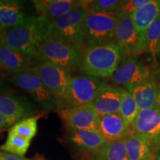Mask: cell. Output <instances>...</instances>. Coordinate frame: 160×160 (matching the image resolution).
Masks as SVG:
<instances>
[{
    "label": "cell",
    "mask_w": 160,
    "mask_h": 160,
    "mask_svg": "<svg viewBox=\"0 0 160 160\" xmlns=\"http://www.w3.org/2000/svg\"><path fill=\"white\" fill-rule=\"evenodd\" d=\"M87 160H91V159H87Z\"/></svg>",
    "instance_id": "cell-37"
},
{
    "label": "cell",
    "mask_w": 160,
    "mask_h": 160,
    "mask_svg": "<svg viewBox=\"0 0 160 160\" xmlns=\"http://www.w3.org/2000/svg\"><path fill=\"white\" fill-rule=\"evenodd\" d=\"M120 48L113 42L86 46L82 51L80 71L98 79L111 77L122 60Z\"/></svg>",
    "instance_id": "cell-2"
},
{
    "label": "cell",
    "mask_w": 160,
    "mask_h": 160,
    "mask_svg": "<svg viewBox=\"0 0 160 160\" xmlns=\"http://www.w3.org/2000/svg\"><path fill=\"white\" fill-rule=\"evenodd\" d=\"M122 96L119 88H113L104 83L92 105L99 116L119 113Z\"/></svg>",
    "instance_id": "cell-18"
},
{
    "label": "cell",
    "mask_w": 160,
    "mask_h": 160,
    "mask_svg": "<svg viewBox=\"0 0 160 160\" xmlns=\"http://www.w3.org/2000/svg\"><path fill=\"white\" fill-rule=\"evenodd\" d=\"M104 83L100 79L85 74L72 77L65 108L92 105Z\"/></svg>",
    "instance_id": "cell-9"
},
{
    "label": "cell",
    "mask_w": 160,
    "mask_h": 160,
    "mask_svg": "<svg viewBox=\"0 0 160 160\" xmlns=\"http://www.w3.org/2000/svg\"><path fill=\"white\" fill-rule=\"evenodd\" d=\"M0 160H28L23 157L12 154L7 152L0 151Z\"/></svg>",
    "instance_id": "cell-30"
},
{
    "label": "cell",
    "mask_w": 160,
    "mask_h": 160,
    "mask_svg": "<svg viewBox=\"0 0 160 160\" xmlns=\"http://www.w3.org/2000/svg\"><path fill=\"white\" fill-rule=\"evenodd\" d=\"M82 5L89 13H117L120 11L121 1L118 0L82 1Z\"/></svg>",
    "instance_id": "cell-28"
},
{
    "label": "cell",
    "mask_w": 160,
    "mask_h": 160,
    "mask_svg": "<svg viewBox=\"0 0 160 160\" xmlns=\"http://www.w3.org/2000/svg\"><path fill=\"white\" fill-rule=\"evenodd\" d=\"M68 131L96 130L99 115L93 105L68 108L57 111Z\"/></svg>",
    "instance_id": "cell-12"
},
{
    "label": "cell",
    "mask_w": 160,
    "mask_h": 160,
    "mask_svg": "<svg viewBox=\"0 0 160 160\" xmlns=\"http://www.w3.org/2000/svg\"><path fill=\"white\" fill-rule=\"evenodd\" d=\"M36 58L11 48L4 41L0 33V70L11 74L31 69Z\"/></svg>",
    "instance_id": "cell-14"
},
{
    "label": "cell",
    "mask_w": 160,
    "mask_h": 160,
    "mask_svg": "<svg viewBox=\"0 0 160 160\" xmlns=\"http://www.w3.org/2000/svg\"><path fill=\"white\" fill-rule=\"evenodd\" d=\"M30 17L26 13L23 2L0 1V33L21 25Z\"/></svg>",
    "instance_id": "cell-19"
},
{
    "label": "cell",
    "mask_w": 160,
    "mask_h": 160,
    "mask_svg": "<svg viewBox=\"0 0 160 160\" xmlns=\"http://www.w3.org/2000/svg\"><path fill=\"white\" fill-rule=\"evenodd\" d=\"M123 139L129 160H156L158 150L150 138L131 131Z\"/></svg>",
    "instance_id": "cell-15"
},
{
    "label": "cell",
    "mask_w": 160,
    "mask_h": 160,
    "mask_svg": "<svg viewBox=\"0 0 160 160\" xmlns=\"http://www.w3.org/2000/svg\"><path fill=\"white\" fill-rule=\"evenodd\" d=\"M89 12L82 5L51 22V34L68 42L82 51L86 47L84 22Z\"/></svg>",
    "instance_id": "cell-5"
},
{
    "label": "cell",
    "mask_w": 160,
    "mask_h": 160,
    "mask_svg": "<svg viewBox=\"0 0 160 160\" xmlns=\"http://www.w3.org/2000/svg\"><path fill=\"white\" fill-rule=\"evenodd\" d=\"M117 13H88L84 22L86 46L114 42Z\"/></svg>",
    "instance_id": "cell-7"
},
{
    "label": "cell",
    "mask_w": 160,
    "mask_h": 160,
    "mask_svg": "<svg viewBox=\"0 0 160 160\" xmlns=\"http://www.w3.org/2000/svg\"><path fill=\"white\" fill-rule=\"evenodd\" d=\"M156 160H160V150L158 151V153L157 154V157H156Z\"/></svg>",
    "instance_id": "cell-34"
},
{
    "label": "cell",
    "mask_w": 160,
    "mask_h": 160,
    "mask_svg": "<svg viewBox=\"0 0 160 160\" xmlns=\"http://www.w3.org/2000/svg\"><path fill=\"white\" fill-rule=\"evenodd\" d=\"M158 107L160 108V87L159 88V98H158Z\"/></svg>",
    "instance_id": "cell-33"
},
{
    "label": "cell",
    "mask_w": 160,
    "mask_h": 160,
    "mask_svg": "<svg viewBox=\"0 0 160 160\" xmlns=\"http://www.w3.org/2000/svg\"><path fill=\"white\" fill-rule=\"evenodd\" d=\"M4 85H5V79H4V75L2 72L0 70V89L2 88Z\"/></svg>",
    "instance_id": "cell-32"
},
{
    "label": "cell",
    "mask_w": 160,
    "mask_h": 160,
    "mask_svg": "<svg viewBox=\"0 0 160 160\" xmlns=\"http://www.w3.org/2000/svg\"><path fill=\"white\" fill-rule=\"evenodd\" d=\"M8 127V123L6 119L0 113V133L3 131L5 128Z\"/></svg>",
    "instance_id": "cell-31"
},
{
    "label": "cell",
    "mask_w": 160,
    "mask_h": 160,
    "mask_svg": "<svg viewBox=\"0 0 160 160\" xmlns=\"http://www.w3.org/2000/svg\"><path fill=\"white\" fill-rule=\"evenodd\" d=\"M8 81L27 92L44 111H53L57 110L55 98L32 69L11 74Z\"/></svg>",
    "instance_id": "cell-6"
},
{
    "label": "cell",
    "mask_w": 160,
    "mask_h": 160,
    "mask_svg": "<svg viewBox=\"0 0 160 160\" xmlns=\"http://www.w3.org/2000/svg\"><path fill=\"white\" fill-rule=\"evenodd\" d=\"M32 5L38 15L52 22L78 7L81 1L76 0H33Z\"/></svg>",
    "instance_id": "cell-17"
},
{
    "label": "cell",
    "mask_w": 160,
    "mask_h": 160,
    "mask_svg": "<svg viewBox=\"0 0 160 160\" xmlns=\"http://www.w3.org/2000/svg\"><path fill=\"white\" fill-rule=\"evenodd\" d=\"M150 70L139 62L134 57L126 58L111 76V81L116 85L127 89L149 79Z\"/></svg>",
    "instance_id": "cell-11"
},
{
    "label": "cell",
    "mask_w": 160,
    "mask_h": 160,
    "mask_svg": "<svg viewBox=\"0 0 160 160\" xmlns=\"http://www.w3.org/2000/svg\"><path fill=\"white\" fill-rule=\"evenodd\" d=\"M39 117L40 114H38L35 117L26 118L21 120L12 126L9 132L31 141L37 133V122Z\"/></svg>",
    "instance_id": "cell-25"
},
{
    "label": "cell",
    "mask_w": 160,
    "mask_h": 160,
    "mask_svg": "<svg viewBox=\"0 0 160 160\" xmlns=\"http://www.w3.org/2000/svg\"><path fill=\"white\" fill-rule=\"evenodd\" d=\"M126 90L133 96L139 111L158 107L159 88L153 80L148 79L139 85L128 88Z\"/></svg>",
    "instance_id": "cell-20"
},
{
    "label": "cell",
    "mask_w": 160,
    "mask_h": 160,
    "mask_svg": "<svg viewBox=\"0 0 160 160\" xmlns=\"http://www.w3.org/2000/svg\"><path fill=\"white\" fill-rule=\"evenodd\" d=\"M151 0H128V1H121L120 11L125 12L128 14L131 15L133 12L139 10L143 6L148 4Z\"/></svg>",
    "instance_id": "cell-29"
},
{
    "label": "cell",
    "mask_w": 160,
    "mask_h": 160,
    "mask_svg": "<svg viewBox=\"0 0 160 160\" xmlns=\"http://www.w3.org/2000/svg\"><path fill=\"white\" fill-rule=\"evenodd\" d=\"M69 140L79 151L89 153L97 151L107 142L96 130L69 131Z\"/></svg>",
    "instance_id": "cell-21"
},
{
    "label": "cell",
    "mask_w": 160,
    "mask_h": 160,
    "mask_svg": "<svg viewBox=\"0 0 160 160\" xmlns=\"http://www.w3.org/2000/svg\"><path fill=\"white\" fill-rule=\"evenodd\" d=\"M159 17H160V11H159Z\"/></svg>",
    "instance_id": "cell-36"
},
{
    "label": "cell",
    "mask_w": 160,
    "mask_h": 160,
    "mask_svg": "<svg viewBox=\"0 0 160 160\" xmlns=\"http://www.w3.org/2000/svg\"><path fill=\"white\" fill-rule=\"evenodd\" d=\"M157 54L160 55V41H159V46H158V48H157Z\"/></svg>",
    "instance_id": "cell-35"
},
{
    "label": "cell",
    "mask_w": 160,
    "mask_h": 160,
    "mask_svg": "<svg viewBox=\"0 0 160 160\" xmlns=\"http://www.w3.org/2000/svg\"><path fill=\"white\" fill-rule=\"evenodd\" d=\"M96 129L107 142L123 139L131 133V127L125 123L119 113L99 116Z\"/></svg>",
    "instance_id": "cell-16"
},
{
    "label": "cell",
    "mask_w": 160,
    "mask_h": 160,
    "mask_svg": "<svg viewBox=\"0 0 160 160\" xmlns=\"http://www.w3.org/2000/svg\"><path fill=\"white\" fill-rule=\"evenodd\" d=\"M52 33V24L41 16H31L21 25L1 32L4 41L11 48L36 58L38 49Z\"/></svg>",
    "instance_id": "cell-1"
},
{
    "label": "cell",
    "mask_w": 160,
    "mask_h": 160,
    "mask_svg": "<svg viewBox=\"0 0 160 160\" xmlns=\"http://www.w3.org/2000/svg\"><path fill=\"white\" fill-rule=\"evenodd\" d=\"M81 57L82 51L78 48L51 34L40 45L37 59L54 64L71 73L80 68Z\"/></svg>",
    "instance_id": "cell-3"
},
{
    "label": "cell",
    "mask_w": 160,
    "mask_h": 160,
    "mask_svg": "<svg viewBox=\"0 0 160 160\" xmlns=\"http://www.w3.org/2000/svg\"><path fill=\"white\" fill-rule=\"evenodd\" d=\"M91 160H129L124 139L106 142L100 148L88 156Z\"/></svg>",
    "instance_id": "cell-23"
},
{
    "label": "cell",
    "mask_w": 160,
    "mask_h": 160,
    "mask_svg": "<svg viewBox=\"0 0 160 160\" xmlns=\"http://www.w3.org/2000/svg\"><path fill=\"white\" fill-rule=\"evenodd\" d=\"M114 42L122 51L123 57H134L143 53L142 40L136 28L131 15L119 11L117 13Z\"/></svg>",
    "instance_id": "cell-8"
},
{
    "label": "cell",
    "mask_w": 160,
    "mask_h": 160,
    "mask_svg": "<svg viewBox=\"0 0 160 160\" xmlns=\"http://www.w3.org/2000/svg\"><path fill=\"white\" fill-rule=\"evenodd\" d=\"M159 0H151L148 4L131 14L136 28L142 40V45L146 31L152 23L159 17Z\"/></svg>",
    "instance_id": "cell-22"
},
{
    "label": "cell",
    "mask_w": 160,
    "mask_h": 160,
    "mask_svg": "<svg viewBox=\"0 0 160 160\" xmlns=\"http://www.w3.org/2000/svg\"><path fill=\"white\" fill-rule=\"evenodd\" d=\"M31 140L24 139L8 132L7 139L5 142L0 147V149L1 151L19 157H24L29 148Z\"/></svg>",
    "instance_id": "cell-27"
},
{
    "label": "cell",
    "mask_w": 160,
    "mask_h": 160,
    "mask_svg": "<svg viewBox=\"0 0 160 160\" xmlns=\"http://www.w3.org/2000/svg\"><path fill=\"white\" fill-rule=\"evenodd\" d=\"M131 130L133 133L146 136L153 140L160 150V108L139 111L137 117L131 124Z\"/></svg>",
    "instance_id": "cell-13"
},
{
    "label": "cell",
    "mask_w": 160,
    "mask_h": 160,
    "mask_svg": "<svg viewBox=\"0 0 160 160\" xmlns=\"http://www.w3.org/2000/svg\"><path fill=\"white\" fill-rule=\"evenodd\" d=\"M31 69L37 73L55 98L57 111L65 108L72 76L67 70L54 64L36 59Z\"/></svg>",
    "instance_id": "cell-4"
},
{
    "label": "cell",
    "mask_w": 160,
    "mask_h": 160,
    "mask_svg": "<svg viewBox=\"0 0 160 160\" xmlns=\"http://www.w3.org/2000/svg\"><path fill=\"white\" fill-rule=\"evenodd\" d=\"M0 113L6 119L8 127L26 118L39 114V110L27 98L7 91H0Z\"/></svg>",
    "instance_id": "cell-10"
},
{
    "label": "cell",
    "mask_w": 160,
    "mask_h": 160,
    "mask_svg": "<svg viewBox=\"0 0 160 160\" xmlns=\"http://www.w3.org/2000/svg\"><path fill=\"white\" fill-rule=\"evenodd\" d=\"M119 89L121 92L122 101L119 113L125 120V123L128 126H131L137 117L139 109L131 93L122 88H119Z\"/></svg>",
    "instance_id": "cell-24"
},
{
    "label": "cell",
    "mask_w": 160,
    "mask_h": 160,
    "mask_svg": "<svg viewBox=\"0 0 160 160\" xmlns=\"http://www.w3.org/2000/svg\"><path fill=\"white\" fill-rule=\"evenodd\" d=\"M160 41V17L152 23L146 31L143 40V53H148L152 57L157 55V48Z\"/></svg>",
    "instance_id": "cell-26"
}]
</instances>
